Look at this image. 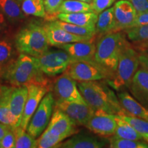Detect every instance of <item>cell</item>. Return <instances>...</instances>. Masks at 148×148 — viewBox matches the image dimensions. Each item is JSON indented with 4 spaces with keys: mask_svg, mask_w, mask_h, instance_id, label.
I'll return each instance as SVG.
<instances>
[{
    "mask_svg": "<svg viewBox=\"0 0 148 148\" xmlns=\"http://www.w3.org/2000/svg\"><path fill=\"white\" fill-rule=\"evenodd\" d=\"M79 1H84V2H86V3H91L92 0H79Z\"/></svg>",
    "mask_w": 148,
    "mask_h": 148,
    "instance_id": "ee69618b",
    "label": "cell"
},
{
    "mask_svg": "<svg viewBox=\"0 0 148 148\" xmlns=\"http://www.w3.org/2000/svg\"><path fill=\"white\" fill-rule=\"evenodd\" d=\"M138 46L140 49H141V50H148V40L147 41L142 42L138 43Z\"/></svg>",
    "mask_w": 148,
    "mask_h": 148,
    "instance_id": "7bdbcfd3",
    "label": "cell"
},
{
    "mask_svg": "<svg viewBox=\"0 0 148 148\" xmlns=\"http://www.w3.org/2000/svg\"><path fill=\"white\" fill-rule=\"evenodd\" d=\"M96 34L101 36L116 32V22L114 6H111L99 14L95 24Z\"/></svg>",
    "mask_w": 148,
    "mask_h": 148,
    "instance_id": "603a6c76",
    "label": "cell"
},
{
    "mask_svg": "<svg viewBox=\"0 0 148 148\" xmlns=\"http://www.w3.org/2000/svg\"><path fill=\"white\" fill-rule=\"evenodd\" d=\"M21 9L25 15L41 18L46 16L43 0H23Z\"/></svg>",
    "mask_w": 148,
    "mask_h": 148,
    "instance_id": "f546056e",
    "label": "cell"
},
{
    "mask_svg": "<svg viewBox=\"0 0 148 148\" xmlns=\"http://www.w3.org/2000/svg\"><path fill=\"white\" fill-rule=\"evenodd\" d=\"M77 82H88L111 78L112 74L97 64L95 60L74 61L68 66L64 71Z\"/></svg>",
    "mask_w": 148,
    "mask_h": 148,
    "instance_id": "8992f818",
    "label": "cell"
},
{
    "mask_svg": "<svg viewBox=\"0 0 148 148\" xmlns=\"http://www.w3.org/2000/svg\"><path fill=\"white\" fill-rule=\"evenodd\" d=\"M77 84L85 101L95 111L112 114H126L117 96L107 83L95 80L79 82Z\"/></svg>",
    "mask_w": 148,
    "mask_h": 148,
    "instance_id": "6da1fadb",
    "label": "cell"
},
{
    "mask_svg": "<svg viewBox=\"0 0 148 148\" xmlns=\"http://www.w3.org/2000/svg\"><path fill=\"white\" fill-rule=\"evenodd\" d=\"M127 39L139 43L148 40V24L129 27L123 30Z\"/></svg>",
    "mask_w": 148,
    "mask_h": 148,
    "instance_id": "1f68e13d",
    "label": "cell"
},
{
    "mask_svg": "<svg viewBox=\"0 0 148 148\" xmlns=\"http://www.w3.org/2000/svg\"><path fill=\"white\" fill-rule=\"evenodd\" d=\"M42 74L36 57L20 53L3 77L12 86H25L32 82L48 84Z\"/></svg>",
    "mask_w": 148,
    "mask_h": 148,
    "instance_id": "7a4b0ae2",
    "label": "cell"
},
{
    "mask_svg": "<svg viewBox=\"0 0 148 148\" xmlns=\"http://www.w3.org/2000/svg\"><path fill=\"white\" fill-rule=\"evenodd\" d=\"M117 97L126 114L148 121V108L144 106L128 92L125 90L119 92Z\"/></svg>",
    "mask_w": 148,
    "mask_h": 148,
    "instance_id": "ffe728a7",
    "label": "cell"
},
{
    "mask_svg": "<svg viewBox=\"0 0 148 148\" xmlns=\"http://www.w3.org/2000/svg\"><path fill=\"white\" fill-rule=\"evenodd\" d=\"M51 23L56 26L63 29L66 32L79 36L86 37V38H90V39L93 38L96 34L95 27L79 26V25L66 23V22L60 21V20H56V21H51Z\"/></svg>",
    "mask_w": 148,
    "mask_h": 148,
    "instance_id": "484cf974",
    "label": "cell"
},
{
    "mask_svg": "<svg viewBox=\"0 0 148 148\" xmlns=\"http://www.w3.org/2000/svg\"><path fill=\"white\" fill-rule=\"evenodd\" d=\"M125 41L126 36L123 31L110 32L101 36L96 43L94 60L113 75Z\"/></svg>",
    "mask_w": 148,
    "mask_h": 148,
    "instance_id": "3957f363",
    "label": "cell"
},
{
    "mask_svg": "<svg viewBox=\"0 0 148 148\" xmlns=\"http://www.w3.org/2000/svg\"><path fill=\"white\" fill-rule=\"evenodd\" d=\"M119 115L121 119L129 123L148 143V121L126 114Z\"/></svg>",
    "mask_w": 148,
    "mask_h": 148,
    "instance_id": "4dcf8cb0",
    "label": "cell"
},
{
    "mask_svg": "<svg viewBox=\"0 0 148 148\" xmlns=\"http://www.w3.org/2000/svg\"><path fill=\"white\" fill-rule=\"evenodd\" d=\"M28 90L25 86H11L9 89L8 104L12 114L19 126L23 114Z\"/></svg>",
    "mask_w": 148,
    "mask_h": 148,
    "instance_id": "ac0fdd59",
    "label": "cell"
},
{
    "mask_svg": "<svg viewBox=\"0 0 148 148\" xmlns=\"http://www.w3.org/2000/svg\"><path fill=\"white\" fill-rule=\"evenodd\" d=\"M109 145V141L104 137H97L88 134H77L66 141L59 144L62 148H102Z\"/></svg>",
    "mask_w": 148,
    "mask_h": 148,
    "instance_id": "e0dca14e",
    "label": "cell"
},
{
    "mask_svg": "<svg viewBox=\"0 0 148 148\" xmlns=\"http://www.w3.org/2000/svg\"><path fill=\"white\" fill-rule=\"evenodd\" d=\"M43 27L47 34L49 45L51 46L58 47L66 43L91 40L86 37L79 36L66 32L63 29L56 26L51 22L43 25Z\"/></svg>",
    "mask_w": 148,
    "mask_h": 148,
    "instance_id": "2e32d148",
    "label": "cell"
},
{
    "mask_svg": "<svg viewBox=\"0 0 148 148\" xmlns=\"http://www.w3.org/2000/svg\"><path fill=\"white\" fill-rule=\"evenodd\" d=\"M116 1H118V0H116Z\"/></svg>",
    "mask_w": 148,
    "mask_h": 148,
    "instance_id": "7dc6e473",
    "label": "cell"
},
{
    "mask_svg": "<svg viewBox=\"0 0 148 148\" xmlns=\"http://www.w3.org/2000/svg\"><path fill=\"white\" fill-rule=\"evenodd\" d=\"M129 89L135 99L148 108V70L141 66L138 68Z\"/></svg>",
    "mask_w": 148,
    "mask_h": 148,
    "instance_id": "d6986e66",
    "label": "cell"
},
{
    "mask_svg": "<svg viewBox=\"0 0 148 148\" xmlns=\"http://www.w3.org/2000/svg\"><path fill=\"white\" fill-rule=\"evenodd\" d=\"M36 58L40 71L49 77H54L64 73L73 62L70 56L64 50H47Z\"/></svg>",
    "mask_w": 148,
    "mask_h": 148,
    "instance_id": "ba28073f",
    "label": "cell"
},
{
    "mask_svg": "<svg viewBox=\"0 0 148 148\" xmlns=\"http://www.w3.org/2000/svg\"><path fill=\"white\" fill-rule=\"evenodd\" d=\"M65 51L74 61H92L95 56L96 44L92 39L85 41H79L66 43L57 47Z\"/></svg>",
    "mask_w": 148,
    "mask_h": 148,
    "instance_id": "9a60e30c",
    "label": "cell"
},
{
    "mask_svg": "<svg viewBox=\"0 0 148 148\" xmlns=\"http://www.w3.org/2000/svg\"><path fill=\"white\" fill-rule=\"evenodd\" d=\"M6 27V21L5 17L2 12L0 11V33L2 32Z\"/></svg>",
    "mask_w": 148,
    "mask_h": 148,
    "instance_id": "60d3db41",
    "label": "cell"
},
{
    "mask_svg": "<svg viewBox=\"0 0 148 148\" xmlns=\"http://www.w3.org/2000/svg\"><path fill=\"white\" fill-rule=\"evenodd\" d=\"M15 137V148H35L37 147L36 140L31 136L25 130L20 126H17L12 130Z\"/></svg>",
    "mask_w": 148,
    "mask_h": 148,
    "instance_id": "f1b7e54d",
    "label": "cell"
},
{
    "mask_svg": "<svg viewBox=\"0 0 148 148\" xmlns=\"http://www.w3.org/2000/svg\"><path fill=\"white\" fill-rule=\"evenodd\" d=\"M110 148H148V143L144 140H131L112 137L108 139Z\"/></svg>",
    "mask_w": 148,
    "mask_h": 148,
    "instance_id": "d6a6232c",
    "label": "cell"
},
{
    "mask_svg": "<svg viewBox=\"0 0 148 148\" xmlns=\"http://www.w3.org/2000/svg\"><path fill=\"white\" fill-rule=\"evenodd\" d=\"M140 65L148 70V50H141L138 53Z\"/></svg>",
    "mask_w": 148,
    "mask_h": 148,
    "instance_id": "ab89813d",
    "label": "cell"
},
{
    "mask_svg": "<svg viewBox=\"0 0 148 148\" xmlns=\"http://www.w3.org/2000/svg\"><path fill=\"white\" fill-rule=\"evenodd\" d=\"M116 32L132 27L136 18V10L129 0H118L114 5Z\"/></svg>",
    "mask_w": 148,
    "mask_h": 148,
    "instance_id": "5bb4252c",
    "label": "cell"
},
{
    "mask_svg": "<svg viewBox=\"0 0 148 148\" xmlns=\"http://www.w3.org/2000/svg\"><path fill=\"white\" fill-rule=\"evenodd\" d=\"M53 92L56 97V100L87 104L79 92L76 81L64 72L54 81Z\"/></svg>",
    "mask_w": 148,
    "mask_h": 148,
    "instance_id": "30bf717a",
    "label": "cell"
},
{
    "mask_svg": "<svg viewBox=\"0 0 148 148\" xmlns=\"http://www.w3.org/2000/svg\"><path fill=\"white\" fill-rule=\"evenodd\" d=\"M114 1H116V0H92L90 5L93 12L99 14L112 6Z\"/></svg>",
    "mask_w": 148,
    "mask_h": 148,
    "instance_id": "d590c367",
    "label": "cell"
},
{
    "mask_svg": "<svg viewBox=\"0 0 148 148\" xmlns=\"http://www.w3.org/2000/svg\"><path fill=\"white\" fill-rule=\"evenodd\" d=\"M55 99L51 92H48L44 96L38 108L34 112L26 130L35 138L38 137L47 127L53 113Z\"/></svg>",
    "mask_w": 148,
    "mask_h": 148,
    "instance_id": "52a82bcc",
    "label": "cell"
},
{
    "mask_svg": "<svg viewBox=\"0 0 148 148\" xmlns=\"http://www.w3.org/2000/svg\"><path fill=\"white\" fill-rule=\"evenodd\" d=\"M49 42L43 25L27 24L20 29L14 38V47L18 52L38 57L49 49Z\"/></svg>",
    "mask_w": 148,
    "mask_h": 148,
    "instance_id": "277c9868",
    "label": "cell"
},
{
    "mask_svg": "<svg viewBox=\"0 0 148 148\" xmlns=\"http://www.w3.org/2000/svg\"><path fill=\"white\" fill-rule=\"evenodd\" d=\"M64 139L59 136H55L51 134L47 130L42 132L36 140L37 147L38 148H51L57 147Z\"/></svg>",
    "mask_w": 148,
    "mask_h": 148,
    "instance_id": "836d02e7",
    "label": "cell"
},
{
    "mask_svg": "<svg viewBox=\"0 0 148 148\" xmlns=\"http://www.w3.org/2000/svg\"><path fill=\"white\" fill-rule=\"evenodd\" d=\"M97 17L98 14L94 12L58 13L56 16V18L60 21L88 27H95Z\"/></svg>",
    "mask_w": 148,
    "mask_h": 148,
    "instance_id": "44dd1931",
    "label": "cell"
},
{
    "mask_svg": "<svg viewBox=\"0 0 148 148\" xmlns=\"http://www.w3.org/2000/svg\"><path fill=\"white\" fill-rule=\"evenodd\" d=\"M139 65L138 53L126 40L120 53L116 71L106 82L112 89L117 91L129 88Z\"/></svg>",
    "mask_w": 148,
    "mask_h": 148,
    "instance_id": "5b68a950",
    "label": "cell"
},
{
    "mask_svg": "<svg viewBox=\"0 0 148 148\" xmlns=\"http://www.w3.org/2000/svg\"><path fill=\"white\" fill-rule=\"evenodd\" d=\"M129 1L132 3L137 14L148 11V0H129Z\"/></svg>",
    "mask_w": 148,
    "mask_h": 148,
    "instance_id": "74e56055",
    "label": "cell"
},
{
    "mask_svg": "<svg viewBox=\"0 0 148 148\" xmlns=\"http://www.w3.org/2000/svg\"><path fill=\"white\" fill-rule=\"evenodd\" d=\"M10 87L1 86L0 93V123L13 130L18 126L16 119L11 112L8 104V94Z\"/></svg>",
    "mask_w": 148,
    "mask_h": 148,
    "instance_id": "7402d4cb",
    "label": "cell"
},
{
    "mask_svg": "<svg viewBox=\"0 0 148 148\" xmlns=\"http://www.w3.org/2000/svg\"><path fill=\"white\" fill-rule=\"evenodd\" d=\"M17 1H23V0H17Z\"/></svg>",
    "mask_w": 148,
    "mask_h": 148,
    "instance_id": "f6af8a7d",
    "label": "cell"
},
{
    "mask_svg": "<svg viewBox=\"0 0 148 148\" xmlns=\"http://www.w3.org/2000/svg\"><path fill=\"white\" fill-rule=\"evenodd\" d=\"M14 55L12 42L5 38L0 39V77H3L5 71L15 60Z\"/></svg>",
    "mask_w": 148,
    "mask_h": 148,
    "instance_id": "cb8c5ba5",
    "label": "cell"
},
{
    "mask_svg": "<svg viewBox=\"0 0 148 148\" xmlns=\"http://www.w3.org/2000/svg\"><path fill=\"white\" fill-rule=\"evenodd\" d=\"M17 0H0V11L10 21L17 22L25 18V14Z\"/></svg>",
    "mask_w": 148,
    "mask_h": 148,
    "instance_id": "d4e9b609",
    "label": "cell"
},
{
    "mask_svg": "<svg viewBox=\"0 0 148 148\" xmlns=\"http://www.w3.org/2000/svg\"><path fill=\"white\" fill-rule=\"evenodd\" d=\"M15 143V137L12 130L10 129L0 139V148H13Z\"/></svg>",
    "mask_w": 148,
    "mask_h": 148,
    "instance_id": "8d00e7d4",
    "label": "cell"
},
{
    "mask_svg": "<svg viewBox=\"0 0 148 148\" xmlns=\"http://www.w3.org/2000/svg\"><path fill=\"white\" fill-rule=\"evenodd\" d=\"M10 128L7 125L0 123V139L3 137Z\"/></svg>",
    "mask_w": 148,
    "mask_h": 148,
    "instance_id": "b9f144b4",
    "label": "cell"
},
{
    "mask_svg": "<svg viewBox=\"0 0 148 148\" xmlns=\"http://www.w3.org/2000/svg\"><path fill=\"white\" fill-rule=\"evenodd\" d=\"M25 86L27 88L28 93L21 116L20 126L26 130L30 119L38 108L42 98L49 92V88L48 84L36 82L29 83L25 85Z\"/></svg>",
    "mask_w": 148,
    "mask_h": 148,
    "instance_id": "9c48e42d",
    "label": "cell"
},
{
    "mask_svg": "<svg viewBox=\"0 0 148 148\" xmlns=\"http://www.w3.org/2000/svg\"><path fill=\"white\" fill-rule=\"evenodd\" d=\"M64 0H43L46 16L53 18L58 13L59 8Z\"/></svg>",
    "mask_w": 148,
    "mask_h": 148,
    "instance_id": "e575fe53",
    "label": "cell"
},
{
    "mask_svg": "<svg viewBox=\"0 0 148 148\" xmlns=\"http://www.w3.org/2000/svg\"><path fill=\"white\" fill-rule=\"evenodd\" d=\"M86 12H93L90 3L79 0H64L58 10V13H75Z\"/></svg>",
    "mask_w": 148,
    "mask_h": 148,
    "instance_id": "83f0119b",
    "label": "cell"
},
{
    "mask_svg": "<svg viewBox=\"0 0 148 148\" xmlns=\"http://www.w3.org/2000/svg\"><path fill=\"white\" fill-rule=\"evenodd\" d=\"M56 108L65 113L76 125H86L95 113V110L88 104L63 100L55 101Z\"/></svg>",
    "mask_w": 148,
    "mask_h": 148,
    "instance_id": "8fae6325",
    "label": "cell"
},
{
    "mask_svg": "<svg viewBox=\"0 0 148 148\" xmlns=\"http://www.w3.org/2000/svg\"><path fill=\"white\" fill-rule=\"evenodd\" d=\"M0 93H1V87H0Z\"/></svg>",
    "mask_w": 148,
    "mask_h": 148,
    "instance_id": "bcb514c9",
    "label": "cell"
},
{
    "mask_svg": "<svg viewBox=\"0 0 148 148\" xmlns=\"http://www.w3.org/2000/svg\"><path fill=\"white\" fill-rule=\"evenodd\" d=\"M90 132L101 137L113 136L116 127L114 114L106 113L102 111H95L86 125Z\"/></svg>",
    "mask_w": 148,
    "mask_h": 148,
    "instance_id": "4fadbf2b",
    "label": "cell"
},
{
    "mask_svg": "<svg viewBox=\"0 0 148 148\" xmlns=\"http://www.w3.org/2000/svg\"><path fill=\"white\" fill-rule=\"evenodd\" d=\"M45 130L51 134L62 138L64 140L77 132L76 125L74 122L63 111L57 108H55L53 110Z\"/></svg>",
    "mask_w": 148,
    "mask_h": 148,
    "instance_id": "7c38bea8",
    "label": "cell"
},
{
    "mask_svg": "<svg viewBox=\"0 0 148 148\" xmlns=\"http://www.w3.org/2000/svg\"><path fill=\"white\" fill-rule=\"evenodd\" d=\"M116 127L113 136L119 138L131 140H143L141 136L129 123L120 117L119 114H114Z\"/></svg>",
    "mask_w": 148,
    "mask_h": 148,
    "instance_id": "4316f807",
    "label": "cell"
},
{
    "mask_svg": "<svg viewBox=\"0 0 148 148\" xmlns=\"http://www.w3.org/2000/svg\"><path fill=\"white\" fill-rule=\"evenodd\" d=\"M148 24V11L140 12L136 14L132 27L138 26V25H147Z\"/></svg>",
    "mask_w": 148,
    "mask_h": 148,
    "instance_id": "f35d334b",
    "label": "cell"
}]
</instances>
